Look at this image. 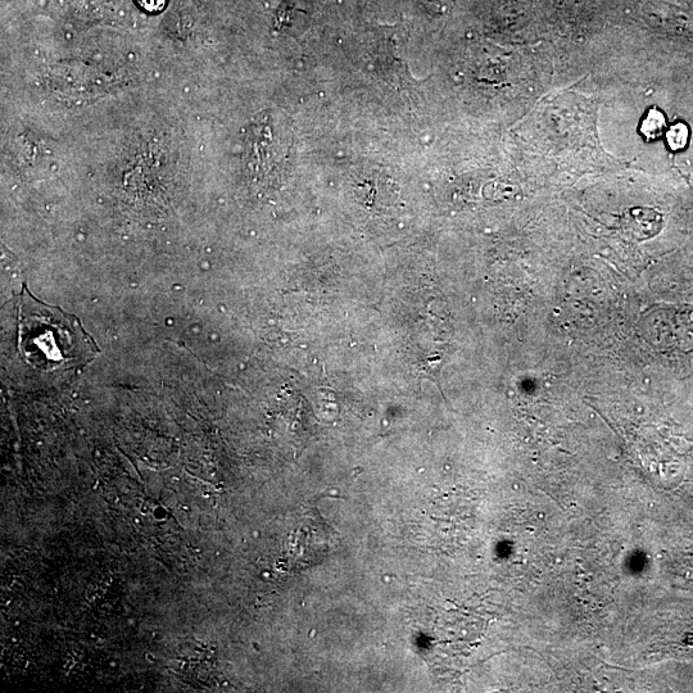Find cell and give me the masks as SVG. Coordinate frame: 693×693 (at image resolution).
Masks as SVG:
<instances>
[{
    "label": "cell",
    "instance_id": "obj_1",
    "mask_svg": "<svg viewBox=\"0 0 693 693\" xmlns=\"http://www.w3.org/2000/svg\"><path fill=\"white\" fill-rule=\"evenodd\" d=\"M18 351L26 364L42 371L83 368L99 348L74 315L45 305L22 288L18 297Z\"/></svg>",
    "mask_w": 693,
    "mask_h": 693
},
{
    "label": "cell",
    "instance_id": "obj_2",
    "mask_svg": "<svg viewBox=\"0 0 693 693\" xmlns=\"http://www.w3.org/2000/svg\"><path fill=\"white\" fill-rule=\"evenodd\" d=\"M623 230L629 238L643 242L654 238L663 229V217L658 211L651 208L637 207L629 210L624 215Z\"/></svg>",
    "mask_w": 693,
    "mask_h": 693
},
{
    "label": "cell",
    "instance_id": "obj_3",
    "mask_svg": "<svg viewBox=\"0 0 693 693\" xmlns=\"http://www.w3.org/2000/svg\"><path fill=\"white\" fill-rule=\"evenodd\" d=\"M665 129H667V120L659 110H650L641 124V133L649 140L659 139Z\"/></svg>",
    "mask_w": 693,
    "mask_h": 693
},
{
    "label": "cell",
    "instance_id": "obj_4",
    "mask_svg": "<svg viewBox=\"0 0 693 693\" xmlns=\"http://www.w3.org/2000/svg\"><path fill=\"white\" fill-rule=\"evenodd\" d=\"M690 142V129L682 122L670 126L667 133V143L673 151H683Z\"/></svg>",
    "mask_w": 693,
    "mask_h": 693
},
{
    "label": "cell",
    "instance_id": "obj_5",
    "mask_svg": "<svg viewBox=\"0 0 693 693\" xmlns=\"http://www.w3.org/2000/svg\"><path fill=\"white\" fill-rule=\"evenodd\" d=\"M140 6L146 8L147 11H160L165 4V0H138Z\"/></svg>",
    "mask_w": 693,
    "mask_h": 693
}]
</instances>
